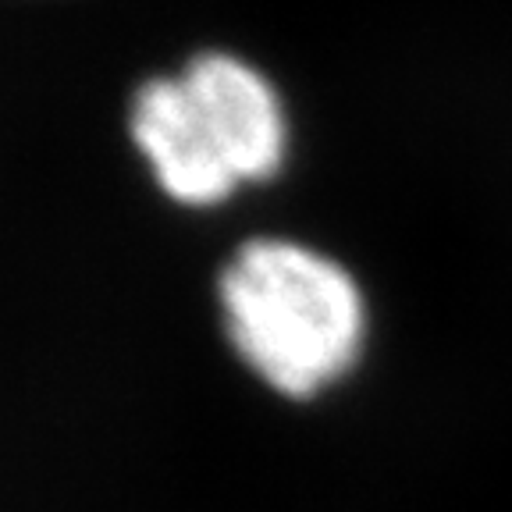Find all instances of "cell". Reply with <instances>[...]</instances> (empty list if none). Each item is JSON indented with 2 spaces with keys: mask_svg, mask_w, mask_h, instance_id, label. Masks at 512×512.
Here are the masks:
<instances>
[{
  "mask_svg": "<svg viewBox=\"0 0 512 512\" xmlns=\"http://www.w3.org/2000/svg\"><path fill=\"white\" fill-rule=\"evenodd\" d=\"M128 136L171 200L210 207L281 168L288 121L278 89L232 54L192 57L139 86Z\"/></svg>",
  "mask_w": 512,
  "mask_h": 512,
  "instance_id": "cell-1",
  "label": "cell"
},
{
  "mask_svg": "<svg viewBox=\"0 0 512 512\" xmlns=\"http://www.w3.org/2000/svg\"><path fill=\"white\" fill-rule=\"evenodd\" d=\"M221 306L239 356L281 395H317L349 374L367 335L352 274L285 239L249 242L232 256Z\"/></svg>",
  "mask_w": 512,
  "mask_h": 512,
  "instance_id": "cell-2",
  "label": "cell"
}]
</instances>
